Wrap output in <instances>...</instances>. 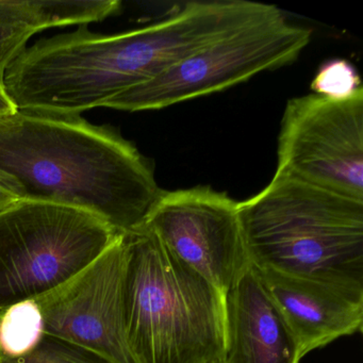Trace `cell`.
<instances>
[{"instance_id": "cell-8", "label": "cell", "mask_w": 363, "mask_h": 363, "mask_svg": "<svg viewBox=\"0 0 363 363\" xmlns=\"http://www.w3.org/2000/svg\"><path fill=\"white\" fill-rule=\"evenodd\" d=\"M123 235L84 271L35 299L44 331L90 348L116 363H138L125 331Z\"/></svg>"}, {"instance_id": "cell-14", "label": "cell", "mask_w": 363, "mask_h": 363, "mask_svg": "<svg viewBox=\"0 0 363 363\" xmlns=\"http://www.w3.org/2000/svg\"><path fill=\"white\" fill-rule=\"evenodd\" d=\"M313 94L342 101L363 91L356 67L344 59H333L320 65L311 82Z\"/></svg>"}, {"instance_id": "cell-10", "label": "cell", "mask_w": 363, "mask_h": 363, "mask_svg": "<svg viewBox=\"0 0 363 363\" xmlns=\"http://www.w3.org/2000/svg\"><path fill=\"white\" fill-rule=\"evenodd\" d=\"M223 363H299L296 337L252 265L225 296Z\"/></svg>"}, {"instance_id": "cell-16", "label": "cell", "mask_w": 363, "mask_h": 363, "mask_svg": "<svg viewBox=\"0 0 363 363\" xmlns=\"http://www.w3.org/2000/svg\"><path fill=\"white\" fill-rule=\"evenodd\" d=\"M14 111H16V108L8 97L5 89L0 88V116L12 113Z\"/></svg>"}, {"instance_id": "cell-6", "label": "cell", "mask_w": 363, "mask_h": 363, "mask_svg": "<svg viewBox=\"0 0 363 363\" xmlns=\"http://www.w3.org/2000/svg\"><path fill=\"white\" fill-rule=\"evenodd\" d=\"M275 174L363 201V91L342 101L316 94L290 99Z\"/></svg>"}, {"instance_id": "cell-5", "label": "cell", "mask_w": 363, "mask_h": 363, "mask_svg": "<svg viewBox=\"0 0 363 363\" xmlns=\"http://www.w3.org/2000/svg\"><path fill=\"white\" fill-rule=\"evenodd\" d=\"M311 31L291 24L276 8L176 63L154 79L106 104L120 111L163 109L226 90L269 69L294 62Z\"/></svg>"}, {"instance_id": "cell-4", "label": "cell", "mask_w": 363, "mask_h": 363, "mask_svg": "<svg viewBox=\"0 0 363 363\" xmlns=\"http://www.w3.org/2000/svg\"><path fill=\"white\" fill-rule=\"evenodd\" d=\"M120 235L84 210L18 201L0 214V310L71 281Z\"/></svg>"}, {"instance_id": "cell-9", "label": "cell", "mask_w": 363, "mask_h": 363, "mask_svg": "<svg viewBox=\"0 0 363 363\" xmlns=\"http://www.w3.org/2000/svg\"><path fill=\"white\" fill-rule=\"evenodd\" d=\"M255 269L303 358L339 337L362 333L363 288Z\"/></svg>"}, {"instance_id": "cell-3", "label": "cell", "mask_w": 363, "mask_h": 363, "mask_svg": "<svg viewBox=\"0 0 363 363\" xmlns=\"http://www.w3.org/2000/svg\"><path fill=\"white\" fill-rule=\"evenodd\" d=\"M238 213L255 269L363 288V201L275 174Z\"/></svg>"}, {"instance_id": "cell-1", "label": "cell", "mask_w": 363, "mask_h": 363, "mask_svg": "<svg viewBox=\"0 0 363 363\" xmlns=\"http://www.w3.org/2000/svg\"><path fill=\"white\" fill-rule=\"evenodd\" d=\"M0 188L84 210L121 235L145 226L162 193L150 162L113 129L20 110L0 116Z\"/></svg>"}, {"instance_id": "cell-11", "label": "cell", "mask_w": 363, "mask_h": 363, "mask_svg": "<svg viewBox=\"0 0 363 363\" xmlns=\"http://www.w3.org/2000/svg\"><path fill=\"white\" fill-rule=\"evenodd\" d=\"M118 0H0V88L6 72L38 33L116 16Z\"/></svg>"}, {"instance_id": "cell-15", "label": "cell", "mask_w": 363, "mask_h": 363, "mask_svg": "<svg viewBox=\"0 0 363 363\" xmlns=\"http://www.w3.org/2000/svg\"><path fill=\"white\" fill-rule=\"evenodd\" d=\"M18 199H16L13 195L8 193L7 191L0 188V214L9 210L10 208L16 206L18 203Z\"/></svg>"}, {"instance_id": "cell-13", "label": "cell", "mask_w": 363, "mask_h": 363, "mask_svg": "<svg viewBox=\"0 0 363 363\" xmlns=\"http://www.w3.org/2000/svg\"><path fill=\"white\" fill-rule=\"evenodd\" d=\"M0 363H116L90 348L73 342L44 335L41 341L26 356L0 359Z\"/></svg>"}, {"instance_id": "cell-2", "label": "cell", "mask_w": 363, "mask_h": 363, "mask_svg": "<svg viewBox=\"0 0 363 363\" xmlns=\"http://www.w3.org/2000/svg\"><path fill=\"white\" fill-rule=\"evenodd\" d=\"M123 308L138 363H223L225 297L147 226L123 235Z\"/></svg>"}, {"instance_id": "cell-12", "label": "cell", "mask_w": 363, "mask_h": 363, "mask_svg": "<svg viewBox=\"0 0 363 363\" xmlns=\"http://www.w3.org/2000/svg\"><path fill=\"white\" fill-rule=\"evenodd\" d=\"M44 335L43 315L35 299L0 310V359L26 356Z\"/></svg>"}, {"instance_id": "cell-7", "label": "cell", "mask_w": 363, "mask_h": 363, "mask_svg": "<svg viewBox=\"0 0 363 363\" xmlns=\"http://www.w3.org/2000/svg\"><path fill=\"white\" fill-rule=\"evenodd\" d=\"M145 226L224 297L252 265L238 201L211 188L162 191Z\"/></svg>"}]
</instances>
